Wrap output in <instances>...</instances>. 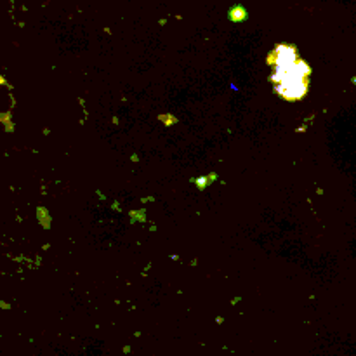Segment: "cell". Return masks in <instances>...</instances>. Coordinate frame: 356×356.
Instances as JSON below:
<instances>
[{
    "mask_svg": "<svg viewBox=\"0 0 356 356\" xmlns=\"http://www.w3.org/2000/svg\"><path fill=\"white\" fill-rule=\"evenodd\" d=\"M309 75H312V68H309L308 63L299 58L294 63L275 68L270 80L273 83L277 96H280L284 101H289V103H296V101H302L308 96Z\"/></svg>",
    "mask_w": 356,
    "mask_h": 356,
    "instance_id": "cell-1",
    "label": "cell"
},
{
    "mask_svg": "<svg viewBox=\"0 0 356 356\" xmlns=\"http://www.w3.org/2000/svg\"><path fill=\"white\" fill-rule=\"evenodd\" d=\"M131 218H132V222H136V219L138 218H139V222H145V209H141L139 214L138 212H131Z\"/></svg>",
    "mask_w": 356,
    "mask_h": 356,
    "instance_id": "cell-5",
    "label": "cell"
},
{
    "mask_svg": "<svg viewBox=\"0 0 356 356\" xmlns=\"http://www.w3.org/2000/svg\"><path fill=\"white\" fill-rule=\"evenodd\" d=\"M296 59H299L296 45L280 44L275 47V51L270 52V56H268L266 61H268V65L275 70V68H280V66H284V65H289V63H294Z\"/></svg>",
    "mask_w": 356,
    "mask_h": 356,
    "instance_id": "cell-2",
    "label": "cell"
},
{
    "mask_svg": "<svg viewBox=\"0 0 356 356\" xmlns=\"http://www.w3.org/2000/svg\"><path fill=\"white\" fill-rule=\"evenodd\" d=\"M159 120L163 122V125H167V127H170V125L177 124V118L172 117V115H169V113H167V115H160Z\"/></svg>",
    "mask_w": 356,
    "mask_h": 356,
    "instance_id": "cell-4",
    "label": "cell"
},
{
    "mask_svg": "<svg viewBox=\"0 0 356 356\" xmlns=\"http://www.w3.org/2000/svg\"><path fill=\"white\" fill-rule=\"evenodd\" d=\"M216 179H218V174L212 172L209 174V176H202V177H197V179H191V183L198 188V191H205Z\"/></svg>",
    "mask_w": 356,
    "mask_h": 356,
    "instance_id": "cell-3",
    "label": "cell"
}]
</instances>
